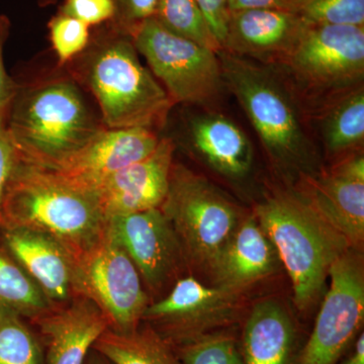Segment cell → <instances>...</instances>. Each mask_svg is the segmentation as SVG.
<instances>
[{
	"mask_svg": "<svg viewBox=\"0 0 364 364\" xmlns=\"http://www.w3.org/2000/svg\"><path fill=\"white\" fill-rule=\"evenodd\" d=\"M138 54L130 36L107 23L91 28L87 47L64 66L97 102L105 128L156 131L174 105Z\"/></svg>",
	"mask_w": 364,
	"mask_h": 364,
	"instance_id": "obj_1",
	"label": "cell"
},
{
	"mask_svg": "<svg viewBox=\"0 0 364 364\" xmlns=\"http://www.w3.org/2000/svg\"><path fill=\"white\" fill-rule=\"evenodd\" d=\"M6 131L25 161L51 168L105 128L100 112L64 67L35 78H16Z\"/></svg>",
	"mask_w": 364,
	"mask_h": 364,
	"instance_id": "obj_2",
	"label": "cell"
},
{
	"mask_svg": "<svg viewBox=\"0 0 364 364\" xmlns=\"http://www.w3.org/2000/svg\"><path fill=\"white\" fill-rule=\"evenodd\" d=\"M2 213L14 228L54 237L76 259L100 241L107 228L95 191L21 157L7 186Z\"/></svg>",
	"mask_w": 364,
	"mask_h": 364,
	"instance_id": "obj_3",
	"label": "cell"
},
{
	"mask_svg": "<svg viewBox=\"0 0 364 364\" xmlns=\"http://www.w3.org/2000/svg\"><path fill=\"white\" fill-rule=\"evenodd\" d=\"M254 217L289 272L294 303L306 311L320 296L333 263L350 250V245L308 198L294 193L270 196L257 205Z\"/></svg>",
	"mask_w": 364,
	"mask_h": 364,
	"instance_id": "obj_4",
	"label": "cell"
},
{
	"mask_svg": "<svg viewBox=\"0 0 364 364\" xmlns=\"http://www.w3.org/2000/svg\"><path fill=\"white\" fill-rule=\"evenodd\" d=\"M218 57L225 86L238 100L270 158L287 167L308 165L313 145L284 83L254 60L225 50Z\"/></svg>",
	"mask_w": 364,
	"mask_h": 364,
	"instance_id": "obj_5",
	"label": "cell"
},
{
	"mask_svg": "<svg viewBox=\"0 0 364 364\" xmlns=\"http://www.w3.org/2000/svg\"><path fill=\"white\" fill-rule=\"evenodd\" d=\"M160 208L173 227L184 255L212 273L240 225L238 207L205 177L173 165L168 193Z\"/></svg>",
	"mask_w": 364,
	"mask_h": 364,
	"instance_id": "obj_6",
	"label": "cell"
},
{
	"mask_svg": "<svg viewBox=\"0 0 364 364\" xmlns=\"http://www.w3.org/2000/svg\"><path fill=\"white\" fill-rule=\"evenodd\" d=\"M131 38L174 105L207 107L222 97L226 86L217 52L170 32L154 18Z\"/></svg>",
	"mask_w": 364,
	"mask_h": 364,
	"instance_id": "obj_7",
	"label": "cell"
},
{
	"mask_svg": "<svg viewBox=\"0 0 364 364\" xmlns=\"http://www.w3.org/2000/svg\"><path fill=\"white\" fill-rule=\"evenodd\" d=\"M76 287L79 296L90 299L117 332L136 329L149 306L140 273L107 228L100 241L78 258Z\"/></svg>",
	"mask_w": 364,
	"mask_h": 364,
	"instance_id": "obj_8",
	"label": "cell"
},
{
	"mask_svg": "<svg viewBox=\"0 0 364 364\" xmlns=\"http://www.w3.org/2000/svg\"><path fill=\"white\" fill-rule=\"evenodd\" d=\"M330 286L298 364H337L355 341L364 318V274L356 254L347 251L329 270Z\"/></svg>",
	"mask_w": 364,
	"mask_h": 364,
	"instance_id": "obj_9",
	"label": "cell"
},
{
	"mask_svg": "<svg viewBox=\"0 0 364 364\" xmlns=\"http://www.w3.org/2000/svg\"><path fill=\"white\" fill-rule=\"evenodd\" d=\"M239 306V291L205 286L188 277L177 280L165 298L148 306L143 318L172 346H179L226 330L236 322Z\"/></svg>",
	"mask_w": 364,
	"mask_h": 364,
	"instance_id": "obj_10",
	"label": "cell"
},
{
	"mask_svg": "<svg viewBox=\"0 0 364 364\" xmlns=\"http://www.w3.org/2000/svg\"><path fill=\"white\" fill-rule=\"evenodd\" d=\"M282 63L311 90L353 87L364 75V28L306 26Z\"/></svg>",
	"mask_w": 364,
	"mask_h": 364,
	"instance_id": "obj_11",
	"label": "cell"
},
{
	"mask_svg": "<svg viewBox=\"0 0 364 364\" xmlns=\"http://www.w3.org/2000/svg\"><path fill=\"white\" fill-rule=\"evenodd\" d=\"M107 229L150 289L162 287L181 267L183 249L161 208L111 218Z\"/></svg>",
	"mask_w": 364,
	"mask_h": 364,
	"instance_id": "obj_12",
	"label": "cell"
},
{
	"mask_svg": "<svg viewBox=\"0 0 364 364\" xmlns=\"http://www.w3.org/2000/svg\"><path fill=\"white\" fill-rule=\"evenodd\" d=\"M174 150L173 140L163 136L149 156L100 182L93 191L105 219L161 207L168 193Z\"/></svg>",
	"mask_w": 364,
	"mask_h": 364,
	"instance_id": "obj_13",
	"label": "cell"
},
{
	"mask_svg": "<svg viewBox=\"0 0 364 364\" xmlns=\"http://www.w3.org/2000/svg\"><path fill=\"white\" fill-rule=\"evenodd\" d=\"M159 141L157 132L151 129L105 128L85 147L51 169L93 191L114 172L149 156Z\"/></svg>",
	"mask_w": 364,
	"mask_h": 364,
	"instance_id": "obj_14",
	"label": "cell"
},
{
	"mask_svg": "<svg viewBox=\"0 0 364 364\" xmlns=\"http://www.w3.org/2000/svg\"><path fill=\"white\" fill-rule=\"evenodd\" d=\"M308 200L323 219L359 247L364 238V159L349 157L329 173L310 179Z\"/></svg>",
	"mask_w": 364,
	"mask_h": 364,
	"instance_id": "obj_15",
	"label": "cell"
},
{
	"mask_svg": "<svg viewBox=\"0 0 364 364\" xmlns=\"http://www.w3.org/2000/svg\"><path fill=\"white\" fill-rule=\"evenodd\" d=\"M299 16L282 9H249L231 13L223 49L259 61H282L306 28Z\"/></svg>",
	"mask_w": 364,
	"mask_h": 364,
	"instance_id": "obj_16",
	"label": "cell"
},
{
	"mask_svg": "<svg viewBox=\"0 0 364 364\" xmlns=\"http://www.w3.org/2000/svg\"><path fill=\"white\" fill-rule=\"evenodd\" d=\"M6 244L50 301H64L78 294L77 259L56 238L36 230L14 228L6 234Z\"/></svg>",
	"mask_w": 364,
	"mask_h": 364,
	"instance_id": "obj_17",
	"label": "cell"
},
{
	"mask_svg": "<svg viewBox=\"0 0 364 364\" xmlns=\"http://www.w3.org/2000/svg\"><path fill=\"white\" fill-rule=\"evenodd\" d=\"M39 325L48 341V364H85L91 347L109 328L105 314L83 296L42 316Z\"/></svg>",
	"mask_w": 364,
	"mask_h": 364,
	"instance_id": "obj_18",
	"label": "cell"
},
{
	"mask_svg": "<svg viewBox=\"0 0 364 364\" xmlns=\"http://www.w3.org/2000/svg\"><path fill=\"white\" fill-rule=\"evenodd\" d=\"M186 136L196 154L222 176L240 179L252 168L250 140L238 124L223 114L212 112L191 117Z\"/></svg>",
	"mask_w": 364,
	"mask_h": 364,
	"instance_id": "obj_19",
	"label": "cell"
},
{
	"mask_svg": "<svg viewBox=\"0 0 364 364\" xmlns=\"http://www.w3.org/2000/svg\"><path fill=\"white\" fill-rule=\"evenodd\" d=\"M243 364H298V332L289 313L274 301L254 306L242 330Z\"/></svg>",
	"mask_w": 364,
	"mask_h": 364,
	"instance_id": "obj_20",
	"label": "cell"
},
{
	"mask_svg": "<svg viewBox=\"0 0 364 364\" xmlns=\"http://www.w3.org/2000/svg\"><path fill=\"white\" fill-rule=\"evenodd\" d=\"M279 254L255 217L241 221L215 262L218 286L240 291L275 269Z\"/></svg>",
	"mask_w": 364,
	"mask_h": 364,
	"instance_id": "obj_21",
	"label": "cell"
},
{
	"mask_svg": "<svg viewBox=\"0 0 364 364\" xmlns=\"http://www.w3.org/2000/svg\"><path fill=\"white\" fill-rule=\"evenodd\" d=\"M92 348L112 364H181L173 346L149 325L128 333L107 328Z\"/></svg>",
	"mask_w": 364,
	"mask_h": 364,
	"instance_id": "obj_22",
	"label": "cell"
},
{
	"mask_svg": "<svg viewBox=\"0 0 364 364\" xmlns=\"http://www.w3.org/2000/svg\"><path fill=\"white\" fill-rule=\"evenodd\" d=\"M321 134L333 154L346 152L363 144V87L349 90L329 107L321 122Z\"/></svg>",
	"mask_w": 364,
	"mask_h": 364,
	"instance_id": "obj_23",
	"label": "cell"
},
{
	"mask_svg": "<svg viewBox=\"0 0 364 364\" xmlns=\"http://www.w3.org/2000/svg\"><path fill=\"white\" fill-rule=\"evenodd\" d=\"M153 18L176 35L217 53L222 50L196 0H159Z\"/></svg>",
	"mask_w": 364,
	"mask_h": 364,
	"instance_id": "obj_24",
	"label": "cell"
},
{
	"mask_svg": "<svg viewBox=\"0 0 364 364\" xmlns=\"http://www.w3.org/2000/svg\"><path fill=\"white\" fill-rule=\"evenodd\" d=\"M0 301L33 317L50 312L52 301L25 270L0 256Z\"/></svg>",
	"mask_w": 364,
	"mask_h": 364,
	"instance_id": "obj_25",
	"label": "cell"
},
{
	"mask_svg": "<svg viewBox=\"0 0 364 364\" xmlns=\"http://www.w3.org/2000/svg\"><path fill=\"white\" fill-rule=\"evenodd\" d=\"M177 347L181 364H243L239 339L227 330L203 335Z\"/></svg>",
	"mask_w": 364,
	"mask_h": 364,
	"instance_id": "obj_26",
	"label": "cell"
},
{
	"mask_svg": "<svg viewBox=\"0 0 364 364\" xmlns=\"http://www.w3.org/2000/svg\"><path fill=\"white\" fill-rule=\"evenodd\" d=\"M294 13L306 26H364V0H294Z\"/></svg>",
	"mask_w": 364,
	"mask_h": 364,
	"instance_id": "obj_27",
	"label": "cell"
},
{
	"mask_svg": "<svg viewBox=\"0 0 364 364\" xmlns=\"http://www.w3.org/2000/svg\"><path fill=\"white\" fill-rule=\"evenodd\" d=\"M48 30L58 67L65 66L78 56L90 43L91 26L59 11L48 23Z\"/></svg>",
	"mask_w": 364,
	"mask_h": 364,
	"instance_id": "obj_28",
	"label": "cell"
},
{
	"mask_svg": "<svg viewBox=\"0 0 364 364\" xmlns=\"http://www.w3.org/2000/svg\"><path fill=\"white\" fill-rule=\"evenodd\" d=\"M0 318V364H41L37 340L11 314Z\"/></svg>",
	"mask_w": 364,
	"mask_h": 364,
	"instance_id": "obj_29",
	"label": "cell"
},
{
	"mask_svg": "<svg viewBox=\"0 0 364 364\" xmlns=\"http://www.w3.org/2000/svg\"><path fill=\"white\" fill-rule=\"evenodd\" d=\"M159 0H114V16L109 25L131 36L144 21L153 18Z\"/></svg>",
	"mask_w": 364,
	"mask_h": 364,
	"instance_id": "obj_30",
	"label": "cell"
},
{
	"mask_svg": "<svg viewBox=\"0 0 364 364\" xmlns=\"http://www.w3.org/2000/svg\"><path fill=\"white\" fill-rule=\"evenodd\" d=\"M58 11L93 28L112 20L114 4V0H63Z\"/></svg>",
	"mask_w": 364,
	"mask_h": 364,
	"instance_id": "obj_31",
	"label": "cell"
},
{
	"mask_svg": "<svg viewBox=\"0 0 364 364\" xmlns=\"http://www.w3.org/2000/svg\"><path fill=\"white\" fill-rule=\"evenodd\" d=\"M11 21L0 14V129H6L7 119L18 90L16 78L9 75L4 64V47L11 36Z\"/></svg>",
	"mask_w": 364,
	"mask_h": 364,
	"instance_id": "obj_32",
	"label": "cell"
},
{
	"mask_svg": "<svg viewBox=\"0 0 364 364\" xmlns=\"http://www.w3.org/2000/svg\"><path fill=\"white\" fill-rule=\"evenodd\" d=\"M205 16L210 32L223 49L229 28L231 13L227 0H196Z\"/></svg>",
	"mask_w": 364,
	"mask_h": 364,
	"instance_id": "obj_33",
	"label": "cell"
},
{
	"mask_svg": "<svg viewBox=\"0 0 364 364\" xmlns=\"http://www.w3.org/2000/svg\"><path fill=\"white\" fill-rule=\"evenodd\" d=\"M18 160L20 156L18 151L11 142L6 129H0V215L7 186Z\"/></svg>",
	"mask_w": 364,
	"mask_h": 364,
	"instance_id": "obj_34",
	"label": "cell"
},
{
	"mask_svg": "<svg viewBox=\"0 0 364 364\" xmlns=\"http://www.w3.org/2000/svg\"><path fill=\"white\" fill-rule=\"evenodd\" d=\"M230 13L249 9H282L294 13V0H227Z\"/></svg>",
	"mask_w": 364,
	"mask_h": 364,
	"instance_id": "obj_35",
	"label": "cell"
},
{
	"mask_svg": "<svg viewBox=\"0 0 364 364\" xmlns=\"http://www.w3.org/2000/svg\"><path fill=\"white\" fill-rule=\"evenodd\" d=\"M337 364H364V333L361 332L354 341L353 347L346 358H342Z\"/></svg>",
	"mask_w": 364,
	"mask_h": 364,
	"instance_id": "obj_36",
	"label": "cell"
},
{
	"mask_svg": "<svg viewBox=\"0 0 364 364\" xmlns=\"http://www.w3.org/2000/svg\"><path fill=\"white\" fill-rule=\"evenodd\" d=\"M100 354V353H98ZM85 364H112L109 363V360H107V358H105L104 356L100 355H92V356H88L85 359Z\"/></svg>",
	"mask_w": 364,
	"mask_h": 364,
	"instance_id": "obj_37",
	"label": "cell"
},
{
	"mask_svg": "<svg viewBox=\"0 0 364 364\" xmlns=\"http://www.w3.org/2000/svg\"><path fill=\"white\" fill-rule=\"evenodd\" d=\"M58 1L59 0H37L38 4H39L41 7L55 6Z\"/></svg>",
	"mask_w": 364,
	"mask_h": 364,
	"instance_id": "obj_38",
	"label": "cell"
}]
</instances>
